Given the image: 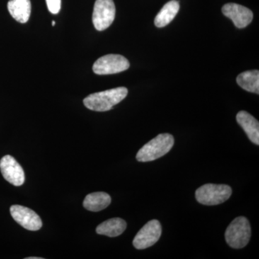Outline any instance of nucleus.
<instances>
[{
	"instance_id": "4468645a",
	"label": "nucleus",
	"mask_w": 259,
	"mask_h": 259,
	"mask_svg": "<svg viewBox=\"0 0 259 259\" xmlns=\"http://www.w3.org/2000/svg\"><path fill=\"white\" fill-rule=\"evenodd\" d=\"M127 228V223L124 220L119 218L107 220L97 226V234L104 235L108 237L120 236Z\"/></svg>"
},
{
	"instance_id": "6e6552de",
	"label": "nucleus",
	"mask_w": 259,
	"mask_h": 259,
	"mask_svg": "<svg viewBox=\"0 0 259 259\" xmlns=\"http://www.w3.org/2000/svg\"><path fill=\"white\" fill-rule=\"evenodd\" d=\"M10 213L19 225L28 231H36L42 228L41 219L31 209L17 204L11 206Z\"/></svg>"
},
{
	"instance_id": "9d476101",
	"label": "nucleus",
	"mask_w": 259,
	"mask_h": 259,
	"mask_svg": "<svg viewBox=\"0 0 259 259\" xmlns=\"http://www.w3.org/2000/svg\"><path fill=\"white\" fill-rule=\"evenodd\" d=\"M223 15L231 19L238 28H244L253 20V13L248 8L236 3H228L223 7Z\"/></svg>"
},
{
	"instance_id": "7ed1b4c3",
	"label": "nucleus",
	"mask_w": 259,
	"mask_h": 259,
	"mask_svg": "<svg viewBox=\"0 0 259 259\" xmlns=\"http://www.w3.org/2000/svg\"><path fill=\"white\" fill-rule=\"evenodd\" d=\"M225 236L227 243L231 248H244L251 236L249 221L245 217L236 218L228 226Z\"/></svg>"
},
{
	"instance_id": "dca6fc26",
	"label": "nucleus",
	"mask_w": 259,
	"mask_h": 259,
	"mask_svg": "<svg viewBox=\"0 0 259 259\" xmlns=\"http://www.w3.org/2000/svg\"><path fill=\"white\" fill-rule=\"evenodd\" d=\"M238 84L246 91L259 94V71L258 70L247 71L237 76Z\"/></svg>"
},
{
	"instance_id": "f8f14e48",
	"label": "nucleus",
	"mask_w": 259,
	"mask_h": 259,
	"mask_svg": "<svg viewBox=\"0 0 259 259\" xmlns=\"http://www.w3.org/2000/svg\"><path fill=\"white\" fill-rule=\"evenodd\" d=\"M8 9L16 21L25 23L28 21L31 14V3L30 0H10Z\"/></svg>"
},
{
	"instance_id": "9b49d317",
	"label": "nucleus",
	"mask_w": 259,
	"mask_h": 259,
	"mask_svg": "<svg viewBox=\"0 0 259 259\" xmlns=\"http://www.w3.org/2000/svg\"><path fill=\"white\" fill-rule=\"evenodd\" d=\"M236 120L238 123L248 136V139L253 144L259 145V123L258 121L248 112L241 111L237 114Z\"/></svg>"
},
{
	"instance_id": "39448f33",
	"label": "nucleus",
	"mask_w": 259,
	"mask_h": 259,
	"mask_svg": "<svg viewBox=\"0 0 259 259\" xmlns=\"http://www.w3.org/2000/svg\"><path fill=\"white\" fill-rule=\"evenodd\" d=\"M113 0H96L94 6L93 23L99 31L106 30L113 23L115 17Z\"/></svg>"
},
{
	"instance_id": "f257e3e1",
	"label": "nucleus",
	"mask_w": 259,
	"mask_h": 259,
	"mask_svg": "<svg viewBox=\"0 0 259 259\" xmlns=\"http://www.w3.org/2000/svg\"><path fill=\"white\" fill-rule=\"evenodd\" d=\"M127 88H117L92 94L83 100V105L93 111H108L122 101L127 97Z\"/></svg>"
},
{
	"instance_id": "2eb2a0df",
	"label": "nucleus",
	"mask_w": 259,
	"mask_h": 259,
	"mask_svg": "<svg viewBox=\"0 0 259 259\" xmlns=\"http://www.w3.org/2000/svg\"><path fill=\"white\" fill-rule=\"evenodd\" d=\"M180 3L177 0L168 2L160 10L154 20V24L158 28H163L168 25L180 10Z\"/></svg>"
},
{
	"instance_id": "f3484780",
	"label": "nucleus",
	"mask_w": 259,
	"mask_h": 259,
	"mask_svg": "<svg viewBox=\"0 0 259 259\" xmlns=\"http://www.w3.org/2000/svg\"><path fill=\"white\" fill-rule=\"evenodd\" d=\"M48 9L52 14H57L61 10V0H47Z\"/></svg>"
},
{
	"instance_id": "a211bd4d",
	"label": "nucleus",
	"mask_w": 259,
	"mask_h": 259,
	"mask_svg": "<svg viewBox=\"0 0 259 259\" xmlns=\"http://www.w3.org/2000/svg\"><path fill=\"white\" fill-rule=\"evenodd\" d=\"M26 259H42L41 257H28Z\"/></svg>"
},
{
	"instance_id": "20e7f679",
	"label": "nucleus",
	"mask_w": 259,
	"mask_h": 259,
	"mask_svg": "<svg viewBox=\"0 0 259 259\" xmlns=\"http://www.w3.org/2000/svg\"><path fill=\"white\" fill-rule=\"evenodd\" d=\"M231 194L232 189L230 186L207 184L197 189L195 197L199 203L212 206L226 202Z\"/></svg>"
},
{
	"instance_id": "1a4fd4ad",
	"label": "nucleus",
	"mask_w": 259,
	"mask_h": 259,
	"mask_svg": "<svg viewBox=\"0 0 259 259\" xmlns=\"http://www.w3.org/2000/svg\"><path fill=\"white\" fill-rule=\"evenodd\" d=\"M0 170L5 180L15 187H20L25 182V173L23 168L10 155L5 156L0 160Z\"/></svg>"
},
{
	"instance_id": "ddd939ff",
	"label": "nucleus",
	"mask_w": 259,
	"mask_h": 259,
	"mask_svg": "<svg viewBox=\"0 0 259 259\" xmlns=\"http://www.w3.org/2000/svg\"><path fill=\"white\" fill-rule=\"evenodd\" d=\"M111 203V197L105 192H93L88 194L83 202L85 209L92 212H99L107 208Z\"/></svg>"
},
{
	"instance_id": "6ab92c4d",
	"label": "nucleus",
	"mask_w": 259,
	"mask_h": 259,
	"mask_svg": "<svg viewBox=\"0 0 259 259\" xmlns=\"http://www.w3.org/2000/svg\"><path fill=\"white\" fill-rule=\"evenodd\" d=\"M56 22L52 21V26H55Z\"/></svg>"
},
{
	"instance_id": "423d86ee",
	"label": "nucleus",
	"mask_w": 259,
	"mask_h": 259,
	"mask_svg": "<svg viewBox=\"0 0 259 259\" xmlns=\"http://www.w3.org/2000/svg\"><path fill=\"white\" fill-rule=\"evenodd\" d=\"M130 67L128 60L118 54H108L97 59L93 65V71L98 75L117 74Z\"/></svg>"
},
{
	"instance_id": "f03ea898",
	"label": "nucleus",
	"mask_w": 259,
	"mask_h": 259,
	"mask_svg": "<svg viewBox=\"0 0 259 259\" xmlns=\"http://www.w3.org/2000/svg\"><path fill=\"white\" fill-rule=\"evenodd\" d=\"M174 144L175 139L171 134L158 135L139 150L136 159L140 162L154 161L169 152Z\"/></svg>"
},
{
	"instance_id": "0eeeda50",
	"label": "nucleus",
	"mask_w": 259,
	"mask_h": 259,
	"mask_svg": "<svg viewBox=\"0 0 259 259\" xmlns=\"http://www.w3.org/2000/svg\"><path fill=\"white\" fill-rule=\"evenodd\" d=\"M161 232L159 221L152 220L140 230L134 238L133 244L136 249L143 250L149 248L159 240Z\"/></svg>"
}]
</instances>
